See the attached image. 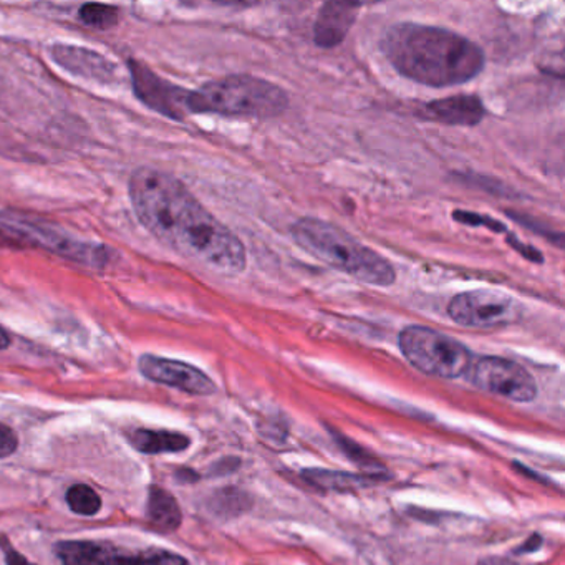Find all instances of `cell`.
I'll use <instances>...</instances> for the list:
<instances>
[{
    "mask_svg": "<svg viewBox=\"0 0 565 565\" xmlns=\"http://www.w3.org/2000/svg\"><path fill=\"white\" fill-rule=\"evenodd\" d=\"M136 218L180 256L216 274L234 278L246 269V247L181 181L155 168L133 171L128 184Z\"/></svg>",
    "mask_w": 565,
    "mask_h": 565,
    "instance_id": "obj_1",
    "label": "cell"
},
{
    "mask_svg": "<svg viewBox=\"0 0 565 565\" xmlns=\"http://www.w3.org/2000/svg\"><path fill=\"white\" fill-rule=\"evenodd\" d=\"M382 50L396 72L427 87L466 84L484 70L481 47L447 28L431 25H393L383 35Z\"/></svg>",
    "mask_w": 565,
    "mask_h": 565,
    "instance_id": "obj_2",
    "label": "cell"
},
{
    "mask_svg": "<svg viewBox=\"0 0 565 565\" xmlns=\"http://www.w3.org/2000/svg\"><path fill=\"white\" fill-rule=\"evenodd\" d=\"M291 234L294 243L307 254L355 281L374 287L395 284L396 272L390 260L332 222L317 218L298 219L292 225Z\"/></svg>",
    "mask_w": 565,
    "mask_h": 565,
    "instance_id": "obj_3",
    "label": "cell"
},
{
    "mask_svg": "<svg viewBox=\"0 0 565 565\" xmlns=\"http://www.w3.org/2000/svg\"><path fill=\"white\" fill-rule=\"evenodd\" d=\"M187 107L189 113L268 120L287 110L288 97L272 82L250 75H231L189 91Z\"/></svg>",
    "mask_w": 565,
    "mask_h": 565,
    "instance_id": "obj_4",
    "label": "cell"
},
{
    "mask_svg": "<svg viewBox=\"0 0 565 565\" xmlns=\"http://www.w3.org/2000/svg\"><path fill=\"white\" fill-rule=\"evenodd\" d=\"M398 345L413 367L431 377L459 379L472 365V354L466 345L430 327H406L400 332Z\"/></svg>",
    "mask_w": 565,
    "mask_h": 565,
    "instance_id": "obj_5",
    "label": "cell"
},
{
    "mask_svg": "<svg viewBox=\"0 0 565 565\" xmlns=\"http://www.w3.org/2000/svg\"><path fill=\"white\" fill-rule=\"evenodd\" d=\"M523 303L513 295L494 288H476L451 298L447 316L453 322L468 329H503L519 322Z\"/></svg>",
    "mask_w": 565,
    "mask_h": 565,
    "instance_id": "obj_6",
    "label": "cell"
},
{
    "mask_svg": "<svg viewBox=\"0 0 565 565\" xmlns=\"http://www.w3.org/2000/svg\"><path fill=\"white\" fill-rule=\"evenodd\" d=\"M466 377L479 390L504 396L513 402H532L538 396L535 377L523 365L507 358H479L472 361Z\"/></svg>",
    "mask_w": 565,
    "mask_h": 565,
    "instance_id": "obj_7",
    "label": "cell"
},
{
    "mask_svg": "<svg viewBox=\"0 0 565 565\" xmlns=\"http://www.w3.org/2000/svg\"><path fill=\"white\" fill-rule=\"evenodd\" d=\"M63 565H187L186 558L168 551L126 554L107 542L65 541L56 545Z\"/></svg>",
    "mask_w": 565,
    "mask_h": 565,
    "instance_id": "obj_8",
    "label": "cell"
},
{
    "mask_svg": "<svg viewBox=\"0 0 565 565\" xmlns=\"http://www.w3.org/2000/svg\"><path fill=\"white\" fill-rule=\"evenodd\" d=\"M130 73H132L136 97L143 103L177 122L189 115V107H187L189 91L158 77L157 73L136 60H130Z\"/></svg>",
    "mask_w": 565,
    "mask_h": 565,
    "instance_id": "obj_9",
    "label": "cell"
},
{
    "mask_svg": "<svg viewBox=\"0 0 565 565\" xmlns=\"http://www.w3.org/2000/svg\"><path fill=\"white\" fill-rule=\"evenodd\" d=\"M139 371L145 379L151 380L171 389L181 390L189 395H212L216 392V383L209 379L205 371L184 361L170 360V358L143 355L139 358Z\"/></svg>",
    "mask_w": 565,
    "mask_h": 565,
    "instance_id": "obj_10",
    "label": "cell"
},
{
    "mask_svg": "<svg viewBox=\"0 0 565 565\" xmlns=\"http://www.w3.org/2000/svg\"><path fill=\"white\" fill-rule=\"evenodd\" d=\"M22 225L28 231L27 239L34 237L39 241L44 247L53 250L59 256L66 257V259L75 260V262L85 263L88 268H101L103 263L108 262V250L95 244L78 243V241L70 239L63 234L57 233L52 228L46 225L34 224V222L24 219Z\"/></svg>",
    "mask_w": 565,
    "mask_h": 565,
    "instance_id": "obj_11",
    "label": "cell"
},
{
    "mask_svg": "<svg viewBox=\"0 0 565 565\" xmlns=\"http://www.w3.org/2000/svg\"><path fill=\"white\" fill-rule=\"evenodd\" d=\"M50 57L66 72L77 75V77L88 78V81L108 84V82L115 81L119 75V66L115 63L94 50L84 49V47L52 46Z\"/></svg>",
    "mask_w": 565,
    "mask_h": 565,
    "instance_id": "obj_12",
    "label": "cell"
},
{
    "mask_svg": "<svg viewBox=\"0 0 565 565\" xmlns=\"http://www.w3.org/2000/svg\"><path fill=\"white\" fill-rule=\"evenodd\" d=\"M361 4L352 2H327L317 15L314 24V39L322 49H333L341 46L347 37L351 28L354 27L358 17Z\"/></svg>",
    "mask_w": 565,
    "mask_h": 565,
    "instance_id": "obj_13",
    "label": "cell"
},
{
    "mask_svg": "<svg viewBox=\"0 0 565 565\" xmlns=\"http://www.w3.org/2000/svg\"><path fill=\"white\" fill-rule=\"evenodd\" d=\"M484 115V105L475 95H456L430 101L420 111L421 119L453 126L479 125Z\"/></svg>",
    "mask_w": 565,
    "mask_h": 565,
    "instance_id": "obj_14",
    "label": "cell"
},
{
    "mask_svg": "<svg viewBox=\"0 0 565 565\" xmlns=\"http://www.w3.org/2000/svg\"><path fill=\"white\" fill-rule=\"evenodd\" d=\"M146 517H148L149 524L161 532L177 531L183 523L180 504L174 500L173 494L158 486L149 488Z\"/></svg>",
    "mask_w": 565,
    "mask_h": 565,
    "instance_id": "obj_15",
    "label": "cell"
},
{
    "mask_svg": "<svg viewBox=\"0 0 565 565\" xmlns=\"http://www.w3.org/2000/svg\"><path fill=\"white\" fill-rule=\"evenodd\" d=\"M130 443L145 455H161V453H181L189 447V438L181 433L164 430H135L128 434Z\"/></svg>",
    "mask_w": 565,
    "mask_h": 565,
    "instance_id": "obj_16",
    "label": "cell"
},
{
    "mask_svg": "<svg viewBox=\"0 0 565 565\" xmlns=\"http://www.w3.org/2000/svg\"><path fill=\"white\" fill-rule=\"evenodd\" d=\"M304 479L326 491H354L379 481L370 476L348 475V472L329 471V469H307Z\"/></svg>",
    "mask_w": 565,
    "mask_h": 565,
    "instance_id": "obj_17",
    "label": "cell"
},
{
    "mask_svg": "<svg viewBox=\"0 0 565 565\" xmlns=\"http://www.w3.org/2000/svg\"><path fill=\"white\" fill-rule=\"evenodd\" d=\"M453 218H455V221L462 222V224L476 225V228L481 225V228H488V230L493 231V233L506 234L509 246H513L517 253L523 254L527 260L535 259L536 254H538L536 253L535 247L520 243V241L517 239L516 234L509 233L503 222L496 221V219L493 218H489V216L476 214V212L469 211H455L453 212Z\"/></svg>",
    "mask_w": 565,
    "mask_h": 565,
    "instance_id": "obj_18",
    "label": "cell"
},
{
    "mask_svg": "<svg viewBox=\"0 0 565 565\" xmlns=\"http://www.w3.org/2000/svg\"><path fill=\"white\" fill-rule=\"evenodd\" d=\"M66 504L72 513L95 516L101 509V498L87 484H75L66 491Z\"/></svg>",
    "mask_w": 565,
    "mask_h": 565,
    "instance_id": "obj_19",
    "label": "cell"
},
{
    "mask_svg": "<svg viewBox=\"0 0 565 565\" xmlns=\"http://www.w3.org/2000/svg\"><path fill=\"white\" fill-rule=\"evenodd\" d=\"M78 17L85 25L98 30H107L119 24V11L105 4H85L78 12Z\"/></svg>",
    "mask_w": 565,
    "mask_h": 565,
    "instance_id": "obj_20",
    "label": "cell"
},
{
    "mask_svg": "<svg viewBox=\"0 0 565 565\" xmlns=\"http://www.w3.org/2000/svg\"><path fill=\"white\" fill-rule=\"evenodd\" d=\"M336 440L342 444L345 453L351 456L352 462L358 463V465L364 466V468L367 469H383L382 465H380L377 459L370 458L367 451L361 450L357 443H352L351 440H347V438L344 437H339Z\"/></svg>",
    "mask_w": 565,
    "mask_h": 565,
    "instance_id": "obj_21",
    "label": "cell"
},
{
    "mask_svg": "<svg viewBox=\"0 0 565 565\" xmlns=\"http://www.w3.org/2000/svg\"><path fill=\"white\" fill-rule=\"evenodd\" d=\"M19 440L11 427L0 423V459L9 458L17 451Z\"/></svg>",
    "mask_w": 565,
    "mask_h": 565,
    "instance_id": "obj_22",
    "label": "cell"
},
{
    "mask_svg": "<svg viewBox=\"0 0 565 565\" xmlns=\"http://www.w3.org/2000/svg\"><path fill=\"white\" fill-rule=\"evenodd\" d=\"M0 549L4 551L5 564L8 565H35L28 562L21 552L15 551L5 536H0Z\"/></svg>",
    "mask_w": 565,
    "mask_h": 565,
    "instance_id": "obj_23",
    "label": "cell"
},
{
    "mask_svg": "<svg viewBox=\"0 0 565 565\" xmlns=\"http://www.w3.org/2000/svg\"><path fill=\"white\" fill-rule=\"evenodd\" d=\"M27 239L24 234H12L0 230V246H21V241Z\"/></svg>",
    "mask_w": 565,
    "mask_h": 565,
    "instance_id": "obj_24",
    "label": "cell"
},
{
    "mask_svg": "<svg viewBox=\"0 0 565 565\" xmlns=\"http://www.w3.org/2000/svg\"><path fill=\"white\" fill-rule=\"evenodd\" d=\"M478 565H526L520 562L511 561L506 557H486L478 562Z\"/></svg>",
    "mask_w": 565,
    "mask_h": 565,
    "instance_id": "obj_25",
    "label": "cell"
},
{
    "mask_svg": "<svg viewBox=\"0 0 565 565\" xmlns=\"http://www.w3.org/2000/svg\"><path fill=\"white\" fill-rule=\"evenodd\" d=\"M9 347H11V335H9L8 330L0 327V351H5Z\"/></svg>",
    "mask_w": 565,
    "mask_h": 565,
    "instance_id": "obj_26",
    "label": "cell"
},
{
    "mask_svg": "<svg viewBox=\"0 0 565 565\" xmlns=\"http://www.w3.org/2000/svg\"><path fill=\"white\" fill-rule=\"evenodd\" d=\"M176 478L181 479V481H196L198 475L193 472L192 469H181V471L177 472Z\"/></svg>",
    "mask_w": 565,
    "mask_h": 565,
    "instance_id": "obj_27",
    "label": "cell"
}]
</instances>
